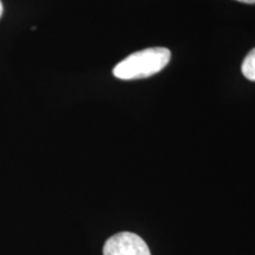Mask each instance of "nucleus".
<instances>
[{"label":"nucleus","mask_w":255,"mask_h":255,"mask_svg":"<svg viewBox=\"0 0 255 255\" xmlns=\"http://www.w3.org/2000/svg\"><path fill=\"white\" fill-rule=\"evenodd\" d=\"M240 2H245V4H255V0H238Z\"/></svg>","instance_id":"20e7f679"},{"label":"nucleus","mask_w":255,"mask_h":255,"mask_svg":"<svg viewBox=\"0 0 255 255\" xmlns=\"http://www.w3.org/2000/svg\"><path fill=\"white\" fill-rule=\"evenodd\" d=\"M241 71L248 81L255 82V47L245 57L241 65Z\"/></svg>","instance_id":"7ed1b4c3"},{"label":"nucleus","mask_w":255,"mask_h":255,"mask_svg":"<svg viewBox=\"0 0 255 255\" xmlns=\"http://www.w3.org/2000/svg\"><path fill=\"white\" fill-rule=\"evenodd\" d=\"M2 14V4H1V0H0V18H1Z\"/></svg>","instance_id":"39448f33"},{"label":"nucleus","mask_w":255,"mask_h":255,"mask_svg":"<svg viewBox=\"0 0 255 255\" xmlns=\"http://www.w3.org/2000/svg\"><path fill=\"white\" fill-rule=\"evenodd\" d=\"M171 53L165 47H149L131 53L114 68V76L122 81L150 77L163 70Z\"/></svg>","instance_id":"f257e3e1"},{"label":"nucleus","mask_w":255,"mask_h":255,"mask_svg":"<svg viewBox=\"0 0 255 255\" xmlns=\"http://www.w3.org/2000/svg\"><path fill=\"white\" fill-rule=\"evenodd\" d=\"M103 255H151L148 245L137 234L129 232L117 233L108 239Z\"/></svg>","instance_id":"f03ea898"}]
</instances>
